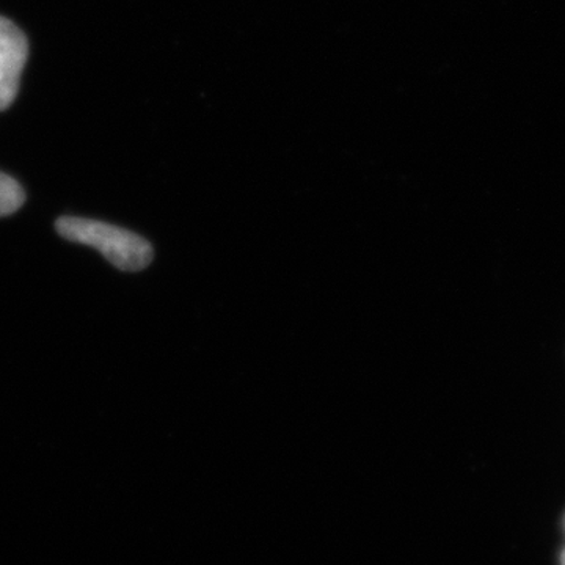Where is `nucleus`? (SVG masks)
I'll return each instance as SVG.
<instances>
[{"mask_svg":"<svg viewBox=\"0 0 565 565\" xmlns=\"http://www.w3.org/2000/svg\"><path fill=\"white\" fill-rule=\"evenodd\" d=\"M29 44L24 33L0 17V110L9 109L20 92Z\"/></svg>","mask_w":565,"mask_h":565,"instance_id":"nucleus-2","label":"nucleus"},{"mask_svg":"<svg viewBox=\"0 0 565 565\" xmlns=\"http://www.w3.org/2000/svg\"><path fill=\"white\" fill-rule=\"evenodd\" d=\"M25 202V193L20 182L0 172V217L13 214Z\"/></svg>","mask_w":565,"mask_h":565,"instance_id":"nucleus-3","label":"nucleus"},{"mask_svg":"<svg viewBox=\"0 0 565 565\" xmlns=\"http://www.w3.org/2000/svg\"><path fill=\"white\" fill-rule=\"evenodd\" d=\"M564 565H565V553H564Z\"/></svg>","mask_w":565,"mask_h":565,"instance_id":"nucleus-4","label":"nucleus"},{"mask_svg":"<svg viewBox=\"0 0 565 565\" xmlns=\"http://www.w3.org/2000/svg\"><path fill=\"white\" fill-rule=\"evenodd\" d=\"M55 228L63 239L96 248L107 262L125 273H139L152 262V247L147 239L109 223L62 217Z\"/></svg>","mask_w":565,"mask_h":565,"instance_id":"nucleus-1","label":"nucleus"}]
</instances>
